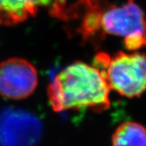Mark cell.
Returning a JSON list of instances; mask_svg holds the SVG:
<instances>
[{
    "label": "cell",
    "mask_w": 146,
    "mask_h": 146,
    "mask_svg": "<svg viewBox=\"0 0 146 146\" xmlns=\"http://www.w3.org/2000/svg\"><path fill=\"white\" fill-rule=\"evenodd\" d=\"M77 7L82 12L79 31L84 38L111 35L121 37L128 51L146 47V16L133 0L121 4L82 0Z\"/></svg>",
    "instance_id": "cell-1"
},
{
    "label": "cell",
    "mask_w": 146,
    "mask_h": 146,
    "mask_svg": "<svg viewBox=\"0 0 146 146\" xmlns=\"http://www.w3.org/2000/svg\"><path fill=\"white\" fill-rule=\"evenodd\" d=\"M110 89L94 65L76 62L58 73L48 85L47 95L56 112L88 109L95 112L110 106Z\"/></svg>",
    "instance_id": "cell-2"
},
{
    "label": "cell",
    "mask_w": 146,
    "mask_h": 146,
    "mask_svg": "<svg viewBox=\"0 0 146 146\" xmlns=\"http://www.w3.org/2000/svg\"><path fill=\"white\" fill-rule=\"evenodd\" d=\"M95 67L104 76L110 90L127 98H140L146 92V54L139 51L99 53Z\"/></svg>",
    "instance_id": "cell-3"
},
{
    "label": "cell",
    "mask_w": 146,
    "mask_h": 146,
    "mask_svg": "<svg viewBox=\"0 0 146 146\" xmlns=\"http://www.w3.org/2000/svg\"><path fill=\"white\" fill-rule=\"evenodd\" d=\"M42 134V123L31 113L14 108L0 112V146H35Z\"/></svg>",
    "instance_id": "cell-4"
},
{
    "label": "cell",
    "mask_w": 146,
    "mask_h": 146,
    "mask_svg": "<svg viewBox=\"0 0 146 146\" xmlns=\"http://www.w3.org/2000/svg\"><path fill=\"white\" fill-rule=\"evenodd\" d=\"M38 75L26 59L11 58L0 63V95L10 100H22L36 89Z\"/></svg>",
    "instance_id": "cell-5"
},
{
    "label": "cell",
    "mask_w": 146,
    "mask_h": 146,
    "mask_svg": "<svg viewBox=\"0 0 146 146\" xmlns=\"http://www.w3.org/2000/svg\"><path fill=\"white\" fill-rule=\"evenodd\" d=\"M52 0H0V25H18L34 16Z\"/></svg>",
    "instance_id": "cell-6"
},
{
    "label": "cell",
    "mask_w": 146,
    "mask_h": 146,
    "mask_svg": "<svg viewBox=\"0 0 146 146\" xmlns=\"http://www.w3.org/2000/svg\"><path fill=\"white\" fill-rule=\"evenodd\" d=\"M112 146H146V127L133 121L123 123L112 136Z\"/></svg>",
    "instance_id": "cell-7"
}]
</instances>
